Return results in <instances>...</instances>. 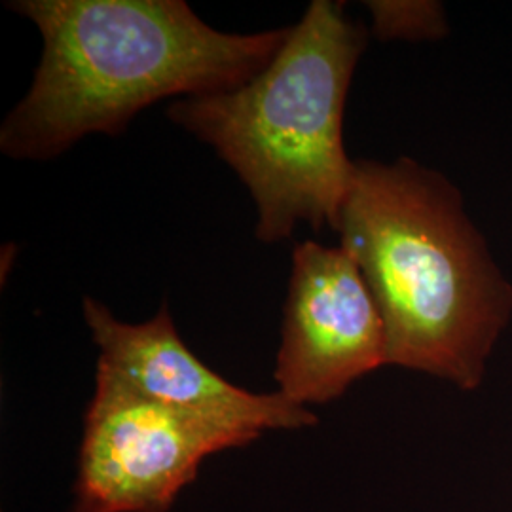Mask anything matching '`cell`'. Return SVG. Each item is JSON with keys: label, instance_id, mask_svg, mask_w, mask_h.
I'll list each match as a JSON object with an SVG mask.
<instances>
[{"label": "cell", "instance_id": "cell-6", "mask_svg": "<svg viewBox=\"0 0 512 512\" xmlns=\"http://www.w3.org/2000/svg\"><path fill=\"white\" fill-rule=\"evenodd\" d=\"M86 325L99 348L97 366L154 401L183 410L247 421L260 431L300 429L317 423V416L285 395H258L226 382L186 348L175 323L162 306L139 325L122 323L105 304L82 300Z\"/></svg>", "mask_w": 512, "mask_h": 512}, {"label": "cell", "instance_id": "cell-3", "mask_svg": "<svg viewBox=\"0 0 512 512\" xmlns=\"http://www.w3.org/2000/svg\"><path fill=\"white\" fill-rule=\"evenodd\" d=\"M370 31L344 2L313 0L272 61L230 92L175 99L171 122L211 145L249 188L256 238H291L296 224L334 230L355 160L344 114Z\"/></svg>", "mask_w": 512, "mask_h": 512}, {"label": "cell", "instance_id": "cell-4", "mask_svg": "<svg viewBox=\"0 0 512 512\" xmlns=\"http://www.w3.org/2000/svg\"><path fill=\"white\" fill-rule=\"evenodd\" d=\"M262 433L247 421L154 401L97 366L73 512H167L203 459Z\"/></svg>", "mask_w": 512, "mask_h": 512}, {"label": "cell", "instance_id": "cell-1", "mask_svg": "<svg viewBox=\"0 0 512 512\" xmlns=\"http://www.w3.org/2000/svg\"><path fill=\"white\" fill-rule=\"evenodd\" d=\"M334 230L378 302L387 365L476 391L512 321L511 279L463 192L412 158L355 160Z\"/></svg>", "mask_w": 512, "mask_h": 512}, {"label": "cell", "instance_id": "cell-5", "mask_svg": "<svg viewBox=\"0 0 512 512\" xmlns=\"http://www.w3.org/2000/svg\"><path fill=\"white\" fill-rule=\"evenodd\" d=\"M384 365V317L359 266L342 247L302 241L274 372L279 393L304 408L327 404Z\"/></svg>", "mask_w": 512, "mask_h": 512}, {"label": "cell", "instance_id": "cell-7", "mask_svg": "<svg viewBox=\"0 0 512 512\" xmlns=\"http://www.w3.org/2000/svg\"><path fill=\"white\" fill-rule=\"evenodd\" d=\"M370 35L382 42H435L450 35L439 0H368Z\"/></svg>", "mask_w": 512, "mask_h": 512}, {"label": "cell", "instance_id": "cell-2", "mask_svg": "<svg viewBox=\"0 0 512 512\" xmlns=\"http://www.w3.org/2000/svg\"><path fill=\"white\" fill-rule=\"evenodd\" d=\"M44 50L0 128L14 160H52L93 133L118 135L167 97L230 92L260 73L291 27L220 33L183 0H18Z\"/></svg>", "mask_w": 512, "mask_h": 512}]
</instances>
